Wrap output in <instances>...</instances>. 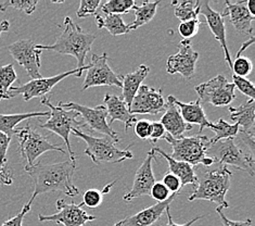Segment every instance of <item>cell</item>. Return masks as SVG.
Here are the masks:
<instances>
[{
    "mask_svg": "<svg viewBox=\"0 0 255 226\" xmlns=\"http://www.w3.org/2000/svg\"><path fill=\"white\" fill-rule=\"evenodd\" d=\"M16 79L17 75L13 64L0 66V101L10 99L9 89Z\"/></svg>",
    "mask_w": 255,
    "mask_h": 226,
    "instance_id": "1f68e13d",
    "label": "cell"
},
{
    "mask_svg": "<svg viewBox=\"0 0 255 226\" xmlns=\"http://www.w3.org/2000/svg\"><path fill=\"white\" fill-rule=\"evenodd\" d=\"M11 143V137L0 132V166H7V152Z\"/></svg>",
    "mask_w": 255,
    "mask_h": 226,
    "instance_id": "7bdbcfd3",
    "label": "cell"
},
{
    "mask_svg": "<svg viewBox=\"0 0 255 226\" xmlns=\"http://www.w3.org/2000/svg\"><path fill=\"white\" fill-rule=\"evenodd\" d=\"M88 65H85L81 69H75L61 74L54 75L51 77H41L38 79H31V81L19 85V86H12L9 89V97L10 99L16 96H22L23 99L25 101H29L33 98H38V97H46L52 90V88L56 86L58 83H60L62 79L66 78L70 75H75L77 77H81L84 70H87Z\"/></svg>",
    "mask_w": 255,
    "mask_h": 226,
    "instance_id": "9c48e42d",
    "label": "cell"
},
{
    "mask_svg": "<svg viewBox=\"0 0 255 226\" xmlns=\"http://www.w3.org/2000/svg\"><path fill=\"white\" fill-rule=\"evenodd\" d=\"M63 26L62 34L54 44L50 46L37 44L36 47L41 51L49 50L74 57L77 60V69H81L85 66V60L87 53L92 50L96 36L85 32L78 24L73 22L70 16H66L64 19Z\"/></svg>",
    "mask_w": 255,
    "mask_h": 226,
    "instance_id": "7a4b0ae2",
    "label": "cell"
},
{
    "mask_svg": "<svg viewBox=\"0 0 255 226\" xmlns=\"http://www.w3.org/2000/svg\"><path fill=\"white\" fill-rule=\"evenodd\" d=\"M103 103H105L103 106L107 109L108 115L110 117V124L109 125L111 126L115 121L123 122L125 124V131L135 125L137 122L136 117L129 112L128 107L119 96L107 94L105 96V99H103Z\"/></svg>",
    "mask_w": 255,
    "mask_h": 226,
    "instance_id": "7402d4cb",
    "label": "cell"
},
{
    "mask_svg": "<svg viewBox=\"0 0 255 226\" xmlns=\"http://www.w3.org/2000/svg\"><path fill=\"white\" fill-rule=\"evenodd\" d=\"M103 200V194L99 189H88L83 195V204L92 209L98 208Z\"/></svg>",
    "mask_w": 255,
    "mask_h": 226,
    "instance_id": "74e56055",
    "label": "cell"
},
{
    "mask_svg": "<svg viewBox=\"0 0 255 226\" xmlns=\"http://www.w3.org/2000/svg\"><path fill=\"white\" fill-rule=\"evenodd\" d=\"M246 3L247 0H242V1H238L236 3L226 1V8H225L222 15L223 17H229L230 22H232L237 32L252 36V22L255 20V17L250 14Z\"/></svg>",
    "mask_w": 255,
    "mask_h": 226,
    "instance_id": "44dd1931",
    "label": "cell"
},
{
    "mask_svg": "<svg viewBox=\"0 0 255 226\" xmlns=\"http://www.w3.org/2000/svg\"><path fill=\"white\" fill-rule=\"evenodd\" d=\"M150 196L152 197L154 200H156L157 203H163V201H165L166 199L169 198L171 194H169V191L165 186H164L162 182L161 183L155 182L152 188H151Z\"/></svg>",
    "mask_w": 255,
    "mask_h": 226,
    "instance_id": "60d3db41",
    "label": "cell"
},
{
    "mask_svg": "<svg viewBox=\"0 0 255 226\" xmlns=\"http://www.w3.org/2000/svg\"><path fill=\"white\" fill-rule=\"evenodd\" d=\"M165 212H166L167 218H168V224H167V225H161V226H191L193 223H196V222L198 221V220L203 218V217H201V216H199V217H196L194 219L190 220L189 222H187V223H185V224H176V223L173 221V218H172V216H171V212H169V208H167Z\"/></svg>",
    "mask_w": 255,
    "mask_h": 226,
    "instance_id": "c3c4849f",
    "label": "cell"
},
{
    "mask_svg": "<svg viewBox=\"0 0 255 226\" xmlns=\"http://www.w3.org/2000/svg\"><path fill=\"white\" fill-rule=\"evenodd\" d=\"M50 117L49 111L45 112H29V113H16V114H0V132L12 138L16 125L21 122L32 118Z\"/></svg>",
    "mask_w": 255,
    "mask_h": 226,
    "instance_id": "4316f807",
    "label": "cell"
},
{
    "mask_svg": "<svg viewBox=\"0 0 255 226\" xmlns=\"http://www.w3.org/2000/svg\"><path fill=\"white\" fill-rule=\"evenodd\" d=\"M162 183L169 192H172V194H179L181 188H183L181 187V183L178 177L169 172H167L165 175H164Z\"/></svg>",
    "mask_w": 255,
    "mask_h": 226,
    "instance_id": "b9f144b4",
    "label": "cell"
},
{
    "mask_svg": "<svg viewBox=\"0 0 255 226\" xmlns=\"http://www.w3.org/2000/svg\"><path fill=\"white\" fill-rule=\"evenodd\" d=\"M202 22L198 19L181 22L178 26V33L185 40H190L192 37H194L199 32L200 25Z\"/></svg>",
    "mask_w": 255,
    "mask_h": 226,
    "instance_id": "e575fe53",
    "label": "cell"
},
{
    "mask_svg": "<svg viewBox=\"0 0 255 226\" xmlns=\"http://www.w3.org/2000/svg\"><path fill=\"white\" fill-rule=\"evenodd\" d=\"M37 44L31 39L17 40L8 47V50L17 63L23 66L27 75L32 79L41 78L40 56L41 50L37 49Z\"/></svg>",
    "mask_w": 255,
    "mask_h": 226,
    "instance_id": "4fadbf2b",
    "label": "cell"
},
{
    "mask_svg": "<svg viewBox=\"0 0 255 226\" xmlns=\"http://www.w3.org/2000/svg\"><path fill=\"white\" fill-rule=\"evenodd\" d=\"M163 139L172 146L173 152L171 158L176 161L189 163L190 166H200L208 168L215 163L212 158L206 156V151L211 147V139L205 135H196L190 137L173 138L166 134Z\"/></svg>",
    "mask_w": 255,
    "mask_h": 226,
    "instance_id": "277c9868",
    "label": "cell"
},
{
    "mask_svg": "<svg viewBox=\"0 0 255 226\" xmlns=\"http://www.w3.org/2000/svg\"><path fill=\"white\" fill-rule=\"evenodd\" d=\"M71 134L82 138L86 143L87 148L85 149L84 154L87 155L96 164H115L133 158V154L128 149L130 146L125 150H121L117 147V144L120 143V140H115L108 136L100 138L94 137L77 128H73Z\"/></svg>",
    "mask_w": 255,
    "mask_h": 226,
    "instance_id": "5b68a950",
    "label": "cell"
},
{
    "mask_svg": "<svg viewBox=\"0 0 255 226\" xmlns=\"http://www.w3.org/2000/svg\"><path fill=\"white\" fill-rule=\"evenodd\" d=\"M230 119H232L235 124H238L240 131L244 132L248 135L254 137L255 123H254V115H255V101L254 99H249L244 102L238 108L229 107Z\"/></svg>",
    "mask_w": 255,
    "mask_h": 226,
    "instance_id": "cb8c5ba5",
    "label": "cell"
},
{
    "mask_svg": "<svg viewBox=\"0 0 255 226\" xmlns=\"http://www.w3.org/2000/svg\"><path fill=\"white\" fill-rule=\"evenodd\" d=\"M233 81L235 88H238L242 94L248 96L250 99H254L255 97V87L251 81H249L246 77H240L233 75Z\"/></svg>",
    "mask_w": 255,
    "mask_h": 226,
    "instance_id": "8d00e7d4",
    "label": "cell"
},
{
    "mask_svg": "<svg viewBox=\"0 0 255 226\" xmlns=\"http://www.w3.org/2000/svg\"><path fill=\"white\" fill-rule=\"evenodd\" d=\"M136 2L133 0H110L102 4L103 14H125L133 8Z\"/></svg>",
    "mask_w": 255,
    "mask_h": 226,
    "instance_id": "d6a6232c",
    "label": "cell"
},
{
    "mask_svg": "<svg viewBox=\"0 0 255 226\" xmlns=\"http://www.w3.org/2000/svg\"><path fill=\"white\" fill-rule=\"evenodd\" d=\"M246 5L249 12H250V14L255 16V0H248Z\"/></svg>",
    "mask_w": 255,
    "mask_h": 226,
    "instance_id": "f907efd6",
    "label": "cell"
},
{
    "mask_svg": "<svg viewBox=\"0 0 255 226\" xmlns=\"http://www.w3.org/2000/svg\"><path fill=\"white\" fill-rule=\"evenodd\" d=\"M199 10H200V14L205 16L206 24L209 25L211 32L213 33L216 40H218V42L221 44L223 50H224V54H225V61H226L227 64L229 65V68L232 69L233 68V60H232V56H230L229 48L227 46L226 26H225V21H224V17L222 15V13L212 9L210 7L209 1L200 2Z\"/></svg>",
    "mask_w": 255,
    "mask_h": 226,
    "instance_id": "ac0fdd59",
    "label": "cell"
},
{
    "mask_svg": "<svg viewBox=\"0 0 255 226\" xmlns=\"http://www.w3.org/2000/svg\"><path fill=\"white\" fill-rule=\"evenodd\" d=\"M253 42H254V36L252 35V36H250V39H249L248 41H246L245 42V44L244 45H242V47L240 48V50L238 51V53H237L236 54V58L237 57H240L241 56V54H242V52H244L246 49H247V48L248 47H250L252 44H253Z\"/></svg>",
    "mask_w": 255,
    "mask_h": 226,
    "instance_id": "681fc988",
    "label": "cell"
},
{
    "mask_svg": "<svg viewBox=\"0 0 255 226\" xmlns=\"http://www.w3.org/2000/svg\"><path fill=\"white\" fill-rule=\"evenodd\" d=\"M212 130L215 132V136L211 139V144L213 145L220 140L234 139L239 134L240 127L238 124H229L224 119H218Z\"/></svg>",
    "mask_w": 255,
    "mask_h": 226,
    "instance_id": "4dcf8cb0",
    "label": "cell"
},
{
    "mask_svg": "<svg viewBox=\"0 0 255 226\" xmlns=\"http://www.w3.org/2000/svg\"><path fill=\"white\" fill-rule=\"evenodd\" d=\"M173 97L172 95L167 97L165 111L161 118L160 123L165 128V132L168 135H171L173 138H180L184 137L186 132L192 130V125L184 121L178 107L173 101Z\"/></svg>",
    "mask_w": 255,
    "mask_h": 226,
    "instance_id": "ffe728a7",
    "label": "cell"
},
{
    "mask_svg": "<svg viewBox=\"0 0 255 226\" xmlns=\"http://www.w3.org/2000/svg\"><path fill=\"white\" fill-rule=\"evenodd\" d=\"M58 107L62 109H68V110H74L78 114L81 115L84 121V125L88 126L90 130L95 132L105 134L106 136L110 137L115 140H120L118 134L115 133L112 127L108 124L107 118H108V112L106 107L97 106L96 108H89L86 106L80 105V103L76 102H62L60 101L58 103Z\"/></svg>",
    "mask_w": 255,
    "mask_h": 226,
    "instance_id": "7c38bea8",
    "label": "cell"
},
{
    "mask_svg": "<svg viewBox=\"0 0 255 226\" xmlns=\"http://www.w3.org/2000/svg\"><path fill=\"white\" fill-rule=\"evenodd\" d=\"M75 169L76 163L71 160L52 164L37 162L31 167L24 168L34 182V193L25 205L32 207L38 195L50 192H61L69 197L77 196L80 191L73 183Z\"/></svg>",
    "mask_w": 255,
    "mask_h": 226,
    "instance_id": "6da1fadb",
    "label": "cell"
},
{
    "mask_svg": "<svg viewBox=\"0 0 255 226\" xmlns=\"http://www.w3.org/2000/svg\"><path fill=\"white\" fill-rule=\"evenodd\" d=\"M206 156L213 159L215 163L233 166L251 176L254 175V155L237 145L235 138L220 140L211 145Z\"/></svg>",
    "mask_w": 255,
    "mask_h": 226,
    "instance_id": "52a82bcc",
    "label": "cell"
},
{
    "mask_svg": "<svg viewBox=\"0 0 255 226\" xmlns=\"http://www.w3.org/2000/svg\"><path fill=\"white\" fill-rule=\"evenodd\" d=\"M234 74L240 77H246L249 74H251L253 70V64L251 60L247 57H237L235 61H233V68Z\"/></svg>",
    "mask_w": 255,
    "mask_h": 226,
    "instance_id": "d590c367",
    "label": "cell"
},
{
    "mask_svg": "<svg viewBox=\"0 0 255 226\" xmlns=\"http://www.w3.org/2000/svg\"><path fill=\"white\" fill-rule=\"evenodd\" d=\"M149 66L145 64H141L133 72L128 73V74H126L125 76H122V99L126 103V106L128 107V109L131 105L133 97L136 96L138 89L141 86V83L143 82V79L149 75Z\"/></svg>",
    "mask_w": 255,
    "mask_h": 226,
    "instance_id": "484cf974",
    "label": "cell"
},
{
    "mask_svg": "<svg viewBox=\"0 0 255 226\" xmlns=\"http://www.w3.org/2000/svg\"><path fill=\"white\" fill-rule=\"evenodd\" d=\"M159 4L160 1H144L141 5H133L132 9L135 10V20L128 25L129 30H135L152 21L156 14Z\"/></svg>",
    "mask_w": 255,
    "mask_h": 226,
    "instance_id": "f1b7e54d",
    "label": "cell"
},
{
    "mask_svg": "<svg viewBox=\"0 0 255 226\" xmlns=\"http://www.w3.org/2000/svg\"><path fill=\"white\" fill-rule=\"evenodd\" d=\"M194 89L197 91L200 101L210 103L215 107L228 106L236 98L235 85L229 83L227 78L221 74L198 85Z\"/></svg>",
    "mask_w": 255,
    "mask_h": 226,
    "instance_id": "30bf717a",
    "label": "cell"
},
{
    "mask_svg": "<svg viewBox=\"0 0 255 226\" xmlns=\"http://www.w3.org/2000/svg\"><path fill=\"white\" fill-rule=\"evenodd\" d=\"M41 105L49 107L50 109V117L46 123L40 124L41 128H45L47 131H50L54 134H57L62 139H64V143L66 145V148L69 150L71 161L76 163L75 161V154L71 147L70 143V135L72 133L73 128H77L81 130V127L85 126L82 121H78V114L74 110H66L60 108L58 106H53L49 97H44L41 99Z\"/></svg>",
    "mask_w": 255,
    "mask_h": 226,
    "instance_id": "8992f818",
    "label": "cell"
},
{
    "mask_svg": "<svg viewBox=\"0 0 255 226\" xmlns=\"http://www.w3.org/2000/svg\"><path fill=\"white\" fill-rule=\"evenodd\" d=\"M151 125H152V131H151V135L149 137L151 143H156L157 140L164 138V136L166 135L165 128L160 123V121H152Z\"/></svg>",
    "mask_w": 255,
    "mask_h": 226,
    "instance_id": "ee69618b",
    "label": "cell"
},
{
    "mask_svg": "<svg viewBox=\"0 0 255 226\" xmlns=\"http://www.w3.org/2000/svg\"><path fill=\"white\" fill-rule=\"evenodd\" d=\"M58 213L51 216L38 215L40 222H54L57 224H62L63 226H83L87 222L95 221L97 219L95 216H89L82 208L84 204L76 205L74 203L68 204L63 199H58L56 203Z\"/></svg>",
    "mask_w": 255,
    "mask_h": 226,
    "instance_id": "5bb4252c",
    "label": "cell"
},
{
    "mask_svg": "<svg viewBox=\"0 0 255 226\" xmlns=\"http://www.w3.org/2000/svg\"><path fill=\"white\" fill-rule=\"evenodd\" d=\"M12 183H13V179H12L11 171L7 166H0V185H11Z\"/></svg>",
    "mask_w": 255,
    "mask_h": 226,
    "instance_id": "7dc6e473",
    "label": "cell"
},
{
    "mask_svg": "<svg viewBox=\"0 0 255 226\" xmlns=\"http://www.w3.org/2000/svg\"><path fill=\"white\" fill-rule=\"evenodd\" d=\"M216 166L214 169L208 167L202 171L197 167L201 172L200 175H197L198 183L188 200H209L211 203L217 204L222 209L229 208V204L226 201V194L230 188L233 172H230L227 167L223 164L216 163Z\"/></svg>",
    "mask_w": 255,
    "mask_h": 226,
    "instance_id": "3957f363",
    "label": "cell"
},
{
    "mask_svg": "<svg viewBox=\"0 0 255 226\" xmlns=\"http://www.w3.org/2000/svg\"><path fill=\"white\" fill-rule=\"evenodd\" d=\"M100 5V0H82L80 8H78L76 15L83 19L90 14H96Z\"/></svg>",
    "mask_w": 255,
    "mask_h": 226,
    "instance_id": "f35d334b",
    "label": "cell"
},
{
    "mask_svg": "<svg viewBox=\"0 0 255 226\" xmlns=\"http://www.w3.org/2000/svg\"><path fill=\"white\" fill-rule=\"evenodd\" d=\"M9 28H10V23H9V21L3 20V21L0 22V36H1L2 33L8 32Z\"/></svg>",
    "mask_w": 255,
    "mask_h": 226,
    "instance_id": "816d5d0a",
    "label": "cell"
},
{
    "mask_svg": "<svg viewBox=\"0 0 255 226\" xmlns=\"http://www.w3.org/2000/svg\"><path fill=\"white\" fill-rule=\"evenodd\" d=\"M199 52L194 51L191 40H181L178 52L169 56L166 61L168 74H179L185 79H191L196 73Z\"/></svg>",
    "mask_w": 255,
    "mask_h": 226,
    "instance_id": "9a60e30c",
    "label": "cell"
},
{
    "mask_svg": "<svg viewBox=\"0 0 255 226\" xmlns=\"http://www.w3.org/2000/svg\"><path fill=\"white\" fill-rule=\"evenodd\" d=\"M173 101L176 106L178 107L181 117L188 124H198L200 126L199 135H201L204 128H213L214 124L208 120L205 115L204 110L201 106V101L197 99L196 101L191 102H181L173 97Z\"/></svg>",
    "mask_w": 255,
    "mask_h": 226,
    "instance_id": "603a6c76",
    "label": "cell"
},
{
    "mask_svg": "<svg viewBox=\"0 0 255 226\" xmlns=\"http://www.w3.org/2000/svg\"><path fill=\"white\" fill-rule=\"evenodd\" d=\"M216 212L218 213V216H220L221 221L224 226H252L251 219H248L247 221H232V220H229L226 216H225V213L223 212L222 208H220V207H217Z\"/></svg>",
    "mask_w": 255,
    "mask_h": 226,
    "instance_id": "f6af8a7d",
    "label": "cell"
},
{
    "mask_svg": "<svg viewBox=\"0 0 255 226\" xmlns=\"http://www.w3.org/2000/svg\"><path fill=\"white\" fill-rule=\"evenodd\" d=\"M178 194H172L168 199H166L163 203H156L155 205L151 206L147 209H144L140 212L136 213L131 217H127L120 222L115 223L114 226H151L155 224L163 213L166 211L167 208H169L171 204L177 197Z\"/></svg>",
    "mask_w": 255,
    "mask_h": 226,
    "instance_id": "d6986e66",
    "label": "cell"
},
{
    "mask_svg": "<svg viewBox=\"0 0 255 226\" xmlns=\"http://www.w3.org/2000/svg\"><path fill=\"white\" fill-rule=\"evenodd\" d=\"M29 210H31V207L24 205L23 209H22V211L19 213V215H16L15 217L7 220V221L3 222L0 226H22V225H23L24 217L26 216L27 212H29Z\"/></svg>",
    "mask_w": 255,
    "mask_h": 226,
    "instance_id": "bcb514c9",
    "label": "cell"
},
{
    "mask_svg": "<svg viewBox=\"0 0 255 226\" xmlns=\"http://www.w3.org/2000/svg\"><path fill=\"white\" fill-rule=\"evenodd\" d=\"M154 158L155 152L151 149L141 163V166L137 170L135 177H133L131 189L123 197L125 201H131L142 196H150L151 188L155 183V177L152 170V161L154 160Z\"/></svg>",
    "mask_w": 255,
    "mask_h": 226,
    "instance_id": "e0dca14e",
    "label": "cell"
},
{
    "mask_svg": "<svg viewBox=\"0 0 255 226\" xmlns=\"http://www.w3.org/2000/svg\"><path fill=\"white\" fill-rule=\"evenodd\" d=\"M108 53L103 52L101 56L93 54L92 62L88 64L87 74L84 79L82 90L90 87L117 86L122 88V76L118 75L108 63Z\"/></svg>",
    "mask_w": 255,
    "mask_h": 226,
    "instance_id": "8fae6325",
    "label": "cell"
},
{
    "mask_svg": "<svg viewBox=\"0 0 255 226\" xmlns=\"http://www.w3.org/2000/svg\"><path fill=\"white\" fill-rule=\"evenodd\" d=\"M166 103L162 96V89L142 85L133 97L129 112L131 114H157L165 111Z\"/></svg>",
    "mask_w": 255,
    "mask_h": 226,
    "instance_id": "2e32d148",
    "label": "cell"
},
{
    "mask_svg": "<svg viewBox=\"0 0 255 226\" xmlns=\"http://www.w3.org/2000/svg\"><path fill=\"white\" fill-rule=\"evenodd\" d=\"M38 4V0H9L0 3V11L4 12L9 8H13L15 10L23 11L26 14H32L36 10Z\"/></svg>",
    "mask_w": 255,
    "mask_h": 226,
    "instance_id": "836d02e7",
    "label": "cell"
},
{
    "mask_svg": "<svg viewBox=\"0 0 255 226\" xmlns=\"http://www.w3.org/2000/svg\"><path fill=\"white\" fill-rule=\"evenodd\" d=\"M152 150L155 152V154H159L162 156L168 163V172L174 174L175 176H177L180 183H181V187H184L186 185H197L198 179H197V174L194 172V168L190 166L189 163L183 162V161H176L173 158H171L168 154H166L165 151H163L160 148H152Z\"/></svg>",
    "mask_w": 255,
    "mask_h": 226,
    "instance_id": "d4e9b609",
    "label": "cell"
},
{
    "mask_svg": "<svg viewBox=\"0 0 255 226\" xmlns=\"http://www.w3.org/2000/svg\"><path fill=\"white\" fill-rule=\"evenodd\" d=\"M199 3L200 1H194V0H186V1H180V2H172V4L175 5V9H174L175 15L181 22L198 19V16L200 14Z\"/></svg>",
    "mask_w": 255,
    "mask_h": 226,
    "instance_id": "f546056e",
    "label": "cell"
},
{
    "mask_svg": "<svg viewBox=\"0 0 255 226\" xmlns=\"http://www.w3.org/2000/svg\"><path fill=\"white\" fill-rule=\"evenodd\" d=\"M13 135H15L19 143L20 154L26 163L25 167L33 166L36 159L48 151H59L65 154L61 146L50 143L45 136L33 130L28 123L23 127L15 128Z\"/></svg>",
    "mask_w": 255,
    "mask_h": 226,
    "instance_id": "ba28073f",
    "label": "cell"
},
{
    "mask_svg": "<svg viewBox=\"0 0 255 226\" xmlns=\"http://www.w3.org/2000/svg\"><path fill=\"white\" fill-rule=\"evenodd\" d=\"M133 131H135L136 135L142 139H149L151 135V131H152V125H151V121L148 120H137V122L133 125Z\"/></svg>",
    "mask_w": 255,
    "mask_h": 226,
    "instance_id": "ab89813d",
    "label": "cell"
},
{
    "mask_svg": "<svg viewBox=\"0 0 255 226\" xmlns=\"http://www.w3.org/2000/svg\"><path fill=\"white\" fill-rule=\"evenodd\" d=\"M96 24L99 29L106 28L112 36L128 34L130 30L122 16L118 14H101L96 13Z\"/></svg>",
    "mask_w": 255,
    "mask_h": 226,
    "instance_id": "83f0119b",
    "label": "cell"
}]
</instances>
